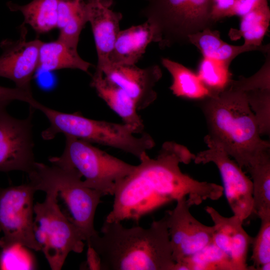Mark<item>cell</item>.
<instances>
[{
  "label": "cell",
  "instance_id": "30bf717a",
  "mask_svg": "<svg viewBox=\"0 0 270 270\" xmlns=\"http://www.w3.org/2000/svg\"><path fill=\"white\" fill-rule=\"evenodd\" d=\"M204 140L208 146L198 153L196 164L213 162L218 168L223 182V192L233 212L244 222L253 214L252 184L234 160L221 146L208 135Z\"/></svg>",
  "mask_w": 270,
  "mask_h": 270
},
{
  "label": "cell",
  "instance_id": "603a6c76",
  "mask_svg": "<svg viewBox=\"0 0 270 270\" xmlns=\"http://www.w3.org/2000/svg\"><path fill=\"white\" fill-rule=\"evenodd\" d=\"M6 6L12 12H20L28 24L38 34L48 32L57 28L58 0H32L23 5L11 2Z\"/></svg>",
  "mask_w": 270,
  "mask_h": 270
},
{
  "label": "cell",
  "instance_id": "7a4b0ae2",
  "mask_svg": "<svg viewBox=\"0 0 270 270\" xmlns=\"http://www.w3.org/2000/svg\"><path fill=\"white\" fill-rule=\"evenodd\" d=\"M86 242L99 255L102 270H173L175 264L166 214L148 228L104 220Z\"/></svg>",
  "mask_w": 270,
  "mask_h": 270
},
{
  "label": "cell",
  "instance_id": "f546056e",
  "mask_svg": "<svg viewBox=\"0 0 270 270\" xmlns=\"http://www.w3.org/2000/svg\"><path fill=\"white\" fill-rule=\"evenodd\" d=\"M14 100L26 102L29 106H32L36 101L33 97L31 90L0 86V110L6 109V106Z\"/></svg>",
  "mask_w": 270,
  "mask_h": 270
},
{
  "label": "cell",
  "instance_id": "83f0119b",
  "mask_svg": "<svg viewBox=\"0 0 270 270\" xmlns=\"http://www.w3.org/2000/svg\"><path fill=\"white\" fill-rule=\"evenodd\" d=\"M260 220L259 230L253 237L251 270H270V212L258 216Z\"/></svg>",
  "mask_w": 270,
  "mask_h": 270
},
{
  "label": "cell",
  "instance_id": "836d02e7",
  "mask_svg": "<svg viewBox=\"0 0 270 270\" xmlns=\"http://www.w3.org/2000/svg\"><path fill=\"white\" fill-rule=\"evenodd\" d=\"M146 0L149 1L150 0Z\"/></svg>",
  "mask_w": 270,
  "mask_h": 270
},
{
  "label": "cell",
  "instance_id": "3957f363",
  "mask_svg": "<svg viewBox=\"0 0 270 270\" xmlns=\"http://www.w3.org/2000/svg\"><path fill=\"white\" fill-rule=\"evenodd\" d=\"M201 101L209 130L207 135L241 168L270 152V142L260 138L254 114L234 80L222 92Z\"/></svg>",
  "mask_w": 270,
  "mask_h": 270
},
{
  "label": "cell",
  "instance_id": "e0dca14e",
  "mask_svg": "<svg viewBox=\"0 0 270 270\" xmlns=\"http://www.w3.org/2000/svg\"><path fill=\"white\" fill-rule=\"evenodd\" d=\"M152 42H156L155 31L148 20L120 30L108 58L109 64H136Z\"/></svg>",
  "mask_w": 270,
  "mask_h": 270
},
{
  "label": "cell",
  "instance_id": "d4e9b609",
  "mask_svg": "<svg viewBox=\"0 0 270 270\" xmlns=\"http://www.w3.org/2000/svg\"><path fill=\"white\" fill-rule=\"evenodd\" d=\"M173 270H234L230 257L212 242L176 263Z\"/></svg>",
  "mask_w": 270,
  "mask_h": 270
},
{
  "label": "cell",
  "instance_id": "1f68e13d",
  "mask_svg": "<svg viewBox=\"0 0 270 270\" xmlns=\"http://www.w3.org/2000/svg\"><path fill=\"white\" fill-rule=\"evenodd\" d=\"M266 1L268 0H235L234 16L241 17Z\"/></svg>",
  "mask_w": 270,
  "mask_h": 270
},
{
  "label": "cell",
  "instance_id": "9a60e30c",
  "mask_svg": "<svg viewBox=\"0 0 270 270\" xmlns=\"http://www.w3.org/2000/svg\"><path fill=\"white\" fill-rule=\"evenodd\" d=\"M88 20L91 25L98 56L96 71L109 64L108 58L120 30L122 14L110 8L112 0H88Z\"/></svg>",
  "mask_w": 270,
  "mask_h": 270
},
{
  "label": "cell",
  "instance_id": "6da1fadb",
  "mask_svg": "<svg viewBox=\"0 0 270 270\" xmlns=\"http://www.w3.org/2000/svg\"><path fill=\"white\" fill-rule=\"evenodd\" d=\"M194 156L186 146L172 141L164 142L156 158L144 153L140 164L116 184L112 210L105 220L138 222L180 198L186 197L191 203L199 201L204 194L205 183L182 172L179 166L189 164Z\"/></svg>",
  "mask_w": 270,
  "mask_h": 270
},
{
  "label": "cell",
  "instance_id": "44dd1931",
  "mask_svg": "<svg viewBox=\"0 0 270 270\" xmlns=\"http://www.w3.org/2000/svg\"><path fill=\"white\" fill-rule=\"evenodd\" d=\"M88 22L86 2L84 0H58V38L77 50L80 36Z\"/></svg>",
  "mask_w": 270,
  "mask_h": 270
},
{
  "label": "cell",
  "instance_id": "7402d4cb",
  "mask_svg": "<svg viewBox=\"0 0 270 270\" xmlns=\"http://www.w3.org/2000/svg\"><path fill=\"white\" fill-rule=\"evenodd\" d=\"M162 64L172 76L170 88L176 96L202 100L210 96L197 74L190 68L166 58H162Z\"/></svg>",
  "mask_w": 270,
  "mask_h": 270
},
{
  "label": "cell",
  "instance_id": "2e32d148",
  "mask_svg": "<svg viewBox=\"0 0 270 270\" xmlns=\"http://www.w3.org/2000/svg\"><path fill=\"white\" fill-rule=\"evenodd\" d=\"M264 64L252 76H240L234 84L245 94L248 102L254 114L261 136L270 132V52Z\"/></svg>",
  "mask_w": 270,
  "mask_h": 270
},
{
  "label": "cell",
  "instance_id": "4316f807",
  "mask_svg": "<svg viewBox=\"0 0 270 270\" xmlns=\"http://www.w3.org/2000/svg\"><path fill=\"white\" fill-rule=\"evenodd\" d=\"M230 64L214 58L202 56L197 74L209 90L210 96L226 89L232 79L229 70Z\"/></svg>",
  "mask_w": 270,
  "mask_h": 270
},
{
  "label": "cell",
  "instance_id": "8992f818",
  "mask_svg": "<svg viewBox=\"0 0 270 270\" xmlns=\"http://www.w3.org/2000/svg\"><path fill=\"white\" fill-rule=\"evenodd\" d=\"M141 11L154 29L156 42L164 48L189 43L188 37L214 24L210 0H150Z\"/></svg>",
  "mask_w": 270,
  "mask_h": 270
},
{
  "label": "cell",
  "instance_id": "7c38bea8",
  "mask_svg": "<svg viewBox=\"0 0 270 270\" xmlns=\"http://www.w3.org/2000/svg\"><path fill=\"white\" fill-rule=\"evenodd\" d=\"M176 202L174 208L166 215L172 257L178 263L212 243L214 226H206L194 218L186 197Z\"/></svg>",
  "mask_w": 270,
  "mask_h": 270
},
{
  "label": "cell",
  "instance_id": "9c48e42d",
  "mask_svg": "<svg viewBox=\"0 0 270 270\" xmlns=\"http://www.w3.org/2000/svg\"><path fill=\"white\" fill-rule=\"evenodd\" d=\"M30 183L0 188V248L19 244L40 250L34 236V196Z\"/></svg>",
  "mask_w": 270,
  "mask_h": 270
},
{
  "label": "cell",
  "instance_id": "484cf974",
  "mask_svg": "<svg viewBox=\"0 0 270 270\" xmlns=\"http://www.w3.org/2000/svg\"><path fill=\"white\" fill-rule=\"evenodd\" d=\"M240 18L238 35L244 38V44L262 45L270 22V9L266 1Z\"/></svg>",
  "mask_w": 270,
  "mask_h": 270
},
{
  "label": "cell",
  "instance_id": "f1b7e54d",
  "mask_svg": "<svg viewBox=\"0 0 270 270\" xmlns=\"http://www.w3.org/2000/svg\"><path fill=\"white\" fill-rule=\"evenodd\" d=\"M0 270H35L36 260L30 248L19 244L2 248Z\"/></svg>",
  "mask_w": 270,
  "mask_h": 270
},
{
  "label": "cell",
  "instance_id": "8fae6325",
  "mask_svg": "<svg viewBox=\"0 0 270 270\" xmlns=\"http://www.w3.org/2000/svg\"><path fill=\"white\" fill-rule=\"evenodd\" d=\"M30 106L26 118L18 119L6 109L0 110V172L20 170L28 173L35 162L32 119Z\"/></svg>",
  "mask_w": 270,
  "mask_h": 270
},
{
  "label": "cell",
  "instance_id": "ba28073f",
  "mask_svg": "<svg viewBox=\"0 0 270 270\" xmlns=\"http://www.w3.org/2000/svg\"><path fill=\"white\" fill-rule=\"evenodd\" d=\"M45 192L44 200L34 204V236L51 269L60 270L70 252L83 251L86 239L62 212L56 192Z\"/></svg>",
  "mask_w": 270,
  "mask_h": 270
},
{
  "label": "cell",
  "instance_id": "277c9868",
  "mask_svg": "<svg viewBox=\"0 0 270 270\" xmlns=\"http://www.w3.org/2000/svg\"><path fill=\"white\" fill-rule=\"evenodd\" d=\"M28 174L29 183L36 191L56 192L62 212L82 232L86 242L98 232L94 219L104 194L84 186L82 176L76 169L35 162Z\"/></svg>",
  "mask_w": 270,
  "mask_h": 270
},
{
  "label": "cell",
  "instance_id": "4dcf8cb0",
  "mask_svg": "<svg viewBox=\"0 0 270 270\" xmlns=\"http://www.w3.org/2000/svg\"><path fill=\"white\" fill-rule=\"evenodd\" d=\"M235 0H210L211 17L214 23L234 16Z\"/></svg>",
  "mask_w": 270,
  "mask_h": 270
},
{
  "label": "cell",
  "instance_id": "cb8c5ba5",
  "mask_svg": "<svg viewBox=\"0 0 270 270\" xmlns=\"http://www.w3.org/2000/svg\"><path fill=\"white\" fill-rule=\"evenodd\" d=\"M252 177L253 214L270 212V154L266 153L246 168Z\"/></svg>",
  "mask_w": 270,
  "mask_h": 270
},
{
  "label": "cell",
  "instance_id": "ffe728a7",
  "mask_svg": "<svg viewBox=\"0 0 270 270\" xmlns=\"http://www.w3.org/2000/svg\"><path fill=\"white\" fill-rule=\"evenodd\" d=\"M92 66L80 56L77 50L58 38L49 42H42L40 46L38 69L43 71L70 68L88 73Z\"/></svg>",
  "mask_w": 270,
  "mask_h": 270
},
{
  "label": "cell",
  "instance_id": "4fadbf2b",
  "mask_svg": "<svg viewBox=\"0 0 270 270\" xmlns=\"http://www.w3.org/2000/svg\"><path fill=\"white\" fill-rule=\"evenodd\" d=\"M18 40H4L0 47V76L12 81L16 87L31 90L30 82L38 68L39 51L42 41L26 40L27 30L20 26Z\"/></svg>",
  "mask_w": 270,
  "mask_h": 270
},
{
  "label": "cell",
  "instance_id": "d6986e66",
  "mask_svg": "<svg viewBox=\"0 0 270 270\" xmlns=\"http://www.w3.org/2000/svg\"><path fill=\"white\" fill-rule=\"evenodd\" d=\"M189 43L196 46L202 56L208 57L230 64L240 54L250 51H259L264 54L270 52V44L254 46L244 44L234 46L222 40L218 30L208 28L188 37Z\"/></svg>",
  "mask_w": 270,
  "mask_h": 270
},
{
  "label": "cell",
  "instance_id": "5bb4252c",
  "mask_svg": "<svg viewBox=\"0 0 270 270\" xmlns=\"http://www.w3.org/2000/svg\"><path fill=\"white\" fill-rule=\"evenodd\" d=\"M96 72L124 90L134 101L138 110L147 108L156 100L154 87L162 75L158 65L141 68L136 64H109Z\"/></svg>",
  "mask_w": 270,
  "mask_h": 270
},
{
  "label": "cell",
  "instance_id": "d6a6232c",
  "mask_svg": "<svg viewBox=\"0 0 270 270\" xmlns=\"http://www.w3.org/2000/svg\"><path fill=\"white\" fill-rule=\"evenodd\" d=\"M88 246L86 264L89 270H101L100 258L96 251L91 246Z\"/></svg>",
  "mask_w": 270,
  "mask_h": 270
},
{
  "label": "cell",
  "instance_id": "5b68a950",
  "mask_svg": "<svg viewBox=\"0 0 270 270\" xmlns=\"http://www.w3.org/2000/svg\"><path fill=\"white\" fill-rule=\"evenodd\" d=\"M32 107L41 111L50 122V126L41 134L45 140H52L57 134L62 133L92 144L122 150L138 158L155 145L150 135L144 132L136 136L134 130L124 123L93 120L78 112H61L38 101Z\"/></svg>",
  "mask_w": 270,
  "mask_h": 270
},
{
  "label": "cell",
  "instance_id": "ac0fdd59",
  "mask_svg": "<svg viewBox=\"0 0 270 270\" xmlns=\"http://www.w3.org/2000/svg\"><path fill=\"white\" fill-rule=\"evenodd\" d=\"M90 86L98 96L117 114L123 123L130 126L136 134H143V120L138 114L136 105L132 98L122 88L106 80L100 72H95Z\"/></svg>",
  "mask_w": 270,
  "mask_h": 270
},
{
  "label": "cell",
  "instance_id": "52a82bcc",
  "mask_svg": "<svg viewBox=\"0 0 270 270\" xmlns=\"http://www.w3.org/2000/svg\"><path fill=\"white\" fill-rule=\"evenodd\" d=\"M64 152L50 157L52 164L76 169L84 177V186L113 196L116 184L130 174L136 166L127 163L89 142L65 136Z\"/></svg>",
  "mask_w": 270,
  "mask_h": 270
}]
</instances>
